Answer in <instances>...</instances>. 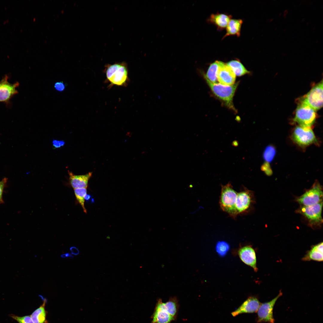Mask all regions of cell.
<instances>
[{
    "mask_svg": "<svg viewBox=\"0 0 323 323\" xmlns=\"http://www.w3.org/2000/svg\"><path fill=\"white\" fill-rule=\"evenodd\" d=\"M70 250L71 252V254L74 255H77L79 253V251L78 249L75 246H72L70 248Z\"/></svg>",
    "mask_w": 323,
    "mask_h": 323,
    "instance_id": "4dcf8cb0",
    "label": "cell"
},
{
    "mask_svg": "<svg viewBox=\"0 0 323 323\" xmlns=\"http://www.w3.org/2000/svg\"><path fill=\"white\" fill-rule=\"evenodd\" d=\"M205 80L213 94L225 106L235 111L233 103V99L239 82L232 85L226 86L217 83H213L207 79Z\"/></svg>",
    "mask_w": 323,
    "mask_h": 323,
    "instance_id": "3957f363",
    "label": "cell"
},
{
    "mask_svg": "<svg viewBox=\"0 0 323 323\" xmlns=\"http://www.w3.org/2000/svg\"><path fill=\"white\" fill-rule=\"evenodd\" d=\"M52 145L54 149L58 148L63 146L65 144V141L63 140H59L53 139L52 141Z\"/></svg>",
    "mask_w": 323,
    "mask_h": 323,
    "instance_id": "83f0119b",
    "label": "cell"
},
{
    "mask_svg": "<svg viewBox=\"0 0 323 323\" xmlns=\"http://www.w3.org/2000/svg\"><path fill=\"white\" fill-rule=\"evenodd\" d=\"M1 81H0V86L1 85Z\"/></svg>",
    "mask_w": 323,
    "mask_h": 323,
    "instance_id": "e575fe53",
    "label": "cell"
},
{
    "mask_svg": "<svg viewBox=\"0 0 323 323\" xmlns=\"http://www.w3.org/2000/svg\"><path fill=\"white\" fill-rule=\"evenodd\" d=\"M232 145L233 146L237 147L238 145V142L236 140L234 141L232 143Z\"/></svg>",
    "mask_w": 323,
    "mask_h": 323,
    "instance_id": "d6a6232c",
    "label": "cell"
},
{
    "mask_svg": "<svg viewBox=\"0 0 323 323\" xmlns=\"http://www.w3.org/2000/svg\"><path fill=\"white\" fill-rule=\"evenodd\" d=\"M252 191L245 188L237 193L235 208L237 215L249 211L254 202Z\"/></svg>",
    "mask_w": 323,
    "mask_h": 323,
    "instance_id": "7c38bea8",
    "label": "cell"
},
{
    "mask_svg": "<svg viewBox=\"0 0 323 323\" xmlns=\"http://www.w3.org/2000/svg\"><path fill=\"white\" fill-rule=\"evenodd\" d=\"M74 192L76 199L82 207L84 212L87 213L84 205L85 200L87 194V188L74 189Z\"/></svg>",
    "mask_w": 323,
    "mask_h": 323,
    "instance_id": "603a6c76",
    "label": "cell"
},
{
    "mask_svg": "<svg viewBox=\"0 0 323 323\" xmlns=\"http://www.w3.org/2000/svg\"><path fill=\"white\" fill-rule=\"evenodd\" d=\"M217 77V80L221 84L231 86L234 84L236 75L226 63L220 61Z\"/></svg>",
    "mask_w": 323,
    "mask_h": 323,
    "instance_id": "4fadbf2b",
    "label": "cell"
},
{
    "mask_svg": "<svg viewBox=\"0 0 323 323\" xmlns=\"http://www.w3.org/2000/svg\"><path fill=\"white\" fill-rule=\"evenodd\" d=\"M45 301L43 304L32 313L31 318L34 323H44L46 319V312L45 308Z\"/></svg>",
    "mask_w": 323,
    "mask_h": 323,
    "instance_id": "7402d4cb",
    "label": "cell"
},
{
    "mask_svg": "<svg viewBox=\"0 0 323 323\" xmlns=\"http://www.w3.org/2000/svg\"><path fill=\"white\" fill-rule=\"evenodd\" d=\"M323 242L312 246L310 249L302 258L305 261L314 260L322 261L323 259Z\"/></svg>",
    "mask_w": 323,
    "mask_h": 323,
    "instance_id": "ac0fdd59",
    "label": "cell"
},
{
    "mask_svg": "<svg viewBox=\"0 0 323 323\" xmlns=\"http://www.w3.org/2000/svg\"><path fill=\"white\" fill-rule=\"evenodd\" d=\"M323 192L322 187L316 182L311 189L306 191L296 199L302 206L315 205L322 201Z\"/></svg>",
    "mask_w": 323,
    "mask_h": 323,
    "instance_id": "ba28073f",
    "label": "cell"
},
{
    "mask_svg": "<svg viewBox=\"0 0 323 323\" xmlns=\"http://www.w3.org/2000/svg\"><path fill=\"white\" fill-rule=\"evenodd\" d=\"M226 64L231 68L236 76H241L249 73V71L246 69L238 60H231Z\"/></svg>",
    "mask_w": 323,
    "mask_h": 323,
    "instance_id": "ffe728a7",
    "label": "cell"
},
{
    "mask_svg": "<svg viewBox=\"0 0 323 323\" xmlns=\"http://www.w3.org/2000/svg\"><path fill=\"white\" fill-rule=\"evenodd\" d=\"M298 100L307 104L316 111L320 109L323 106L322 80Z\"/></svg>",
    "mask_w": 323,
    "mask_h": 323,
    "instance_id": "52a82bcc",
    "label": "cell"
},
{
    "mask_svg": "<svg viewBox=\"0 0 323 323\" xmlns=\"http://www.w3.org/2000/svg\"><path fill=\"white\" fill-rule=\"evenodd\" d=\"M261 170L268 175H270L272 174V171L270 165L268 163L265 162L261 166Z\"/></svg>",
    "mask_w": 323,
    "mask_h": 323,
    "instance_id": "4316f807",
    "label": "cell"
},
{
    "mask_svg": "<svg viewBox=\"0 0 323 323\" xmlns=\"http://www.w3.org/2000/svg\"><path fill=\"white\" fill-rule=\"evenodd\" d=\"M322 201L315 205L308 206H301L297 211L308 220L312 225L321 224L322 222Z\"/></svg>",
    "mask_w": 323,
    "mask_h": 323,
    "instance_id": "8fae6325",
    "label": "cell"
},
{
    "mask_svg": "<svg viewBox=\"0 0 323 323\" xmlns=\"http://www.w3.org/2000/svg\"><path fill=\"white\" fill-rule=\"evenodd\" d=\"M276 153L275 147L273 146L270 145L266 147L264 151L263 157L265 163H268L271 162L274 158Z\"/></svg>",
    "mask_w": 323,
    "mask_h": 323,
    "instance_id": "cb8c5ba5",
    "label": "cell"
},
{
    "mask_svg": "<svg viewBox=\"0 0 323 323\" xmlns=\"http://www.w3.org/2000/svg\"><path fill=\"white\" fill-rule=\"evenodd\" d=\"M65 87V84L62 81L57 82L54 85L55 89L59 92H62L64 91Z\"/></svg>",
    "mask_w": 323,
    "mask_h": 323,
    "instance_id": "f546056e",
    "label": "cell"
},
{
    "mask_svg": "<svg viewBox=\"0 0 323 323\" xmlns=\"http://www.w3.org/2000/svg\"><path fill=\"white\" fill-rule=\"evenodd\" d=\"M61 258H63L68 257H69L71 258H73V255H72L71 254H70L68 253L61 255Z\"/></svg>",
    "mask_w": 323,
    "mask_h": 323,
    "instance_id": "1f68e13d",
    "label": "cell"
},
{
    "mask_svg": "<svg viewBox=\"0 0 323 323\" xmlns=\"http://www.w3.org/2000/svg\"><path fill=\"white\" fill-rule=\"evenodd\" d=\"M11 317L19 323H34L31 316H29L20 317L12 315Z\"/></svg>",
    "mask_w": 323,
    "mask_h": 323,
    "instance_id": "484cf974",
    "label": "cell"
},
{
    "mask_svg": "<svg viewBox=\"0 0 323 323\" xmlns=\"http://www.w3.org/2000/svg\"><path fill=\"white\" fill-rule=\"evenodd\" d=\"M70 184L74 189L87 188L89 179L91 177L92 172H89L83 175H75L71 172L68 171Z\"/></svg>",
    "mask_w": 323,
    "mask_h": 323,
    "instance_id": "2e32d148",
    "label": "cell"
},
{
    "mask_svg": "<svg viewBox=\"0 0 323 323\" xmlns=\"http://www.w3.org/2000/svg\"><path fill=\"white\" fill-rule=\"evenodd\" d=\"M291 138L295 144L303 148L317 142L312 128L298 125L293 130Z\"/></svg>",
    "mask_w": 323,
    "mask_h": 323,
    "instance_id": "8992f818",
    "label": "cell"
},
{
    "mask_svg": "<svg viewBox=\"0 0 323 323\" xmlns=\"http://www.w3.org/2000/svg\"><path fill=\"white\" fill-rule=\"evenodd\" d=\"M297 101L294 122L298 126L312 128L317 117L316 111L304 103L298 100Z\"/></svg>",
    "mask_w": 323,
    "mask_h": 323,
    "instance_id": "5b68a950",
    "label": "cell"
},
{
    "mask_svg": "<svg viewBox=\"0 0 323 323\" xmlns=\"http://www.w3.org/2000/svg\"><path fill=\"white\" fill-rule=\"evenodd\" d=\"M220 62V61H216L210 65L206 73L204 75L205 79L213 83H217V74Z\"/></svg>",
    "mask_w": 323,
    "mask_h": 323,
    "instance_id": "44dd1931",
    "label": "cell"
},
{
    "mask_svg": "<svg viewBox=\"0 0 323 323\" xmlns=\"http://www.w3.org/2000/svg\"><path fill=\"white\" fill-rule=\"evenodd\" d=\"M179 309L178 301L176 297H170L166 302L159 299L151 317V323H171L176 319Z\"/></svg>",
    "mask_w": 323,
    "mask_h": 323,
    "instance_id": "6da1fadb",
    "label": "cell"
},
{
    "mask_svg": "<svg viewBox=\"0 0 323 323\" xmlns=\"http://www.w3.org/2000/svg\"><path fill=\"white\" fill-rule=\"evenodd\" d=\"M260 304L256 297H249L231 314L234 317L242 313H255L257 312Z\"/></svg>",
    "mask_w": 323,
    "mask_h": 323,
    "instance_id": "9a60e30c",
    "label": "cell"
},
{
    "mask_svg": "<svg viewBox=\"0 0 323 323\" xmlns=\"http://www.w3.org/2000/svg\"><path fill=\"white\" fill-rule=\"evenodd\" d=\"M288 13V11L287 10H284V18L286 17V15Z\"/></svg>",
    "mask_w": 323,
    "mask_h": 323,
    "instance_id": "836d02e7",
    "label": "cell"
},
{
    "mask_svg": "<svg viewBox=\"0 0 323 323\" xmlns=\"http://www.w3.org/2000/svg\"><path fill=\"white\" fill-rule=\"evenodd\" d=\"M107 81L110 88L115 85L126 86L129 81L127 65L124 62L106 65L105 69Z\"/></svg>",
    "mask_w": 323,
    "mask_h": 323,
    "instance_id": "7a4b0ae2",
    "label": "cell"
},
{
    "mask_svg": "<svg viewBox=\"0 0 323 323\" xmlns=\"http://www.w3.org/2000/svg\"><path fill=\"white\" fill-rule=\"evenodd\" d=\"M9 76L7 75L3 77L0 80V103H3L9 105L11 98L18 93L17 88L19 86V83L16 82L13 83L8 81Z\"/></svg>",
    "mask_w": 323,
    "mask_h": 323,
    "instance_id": "30bf717a",
    "label": "cell"
},
{
    "mask_svg": "<svg viewBox=\"0 0 323 323\" xmlns=\"http://www.w3.org/2000/svg\"><path fill=\"white\" fill-rule=\"evenodd\" d=\"M238 252L240 259L244 263L252 267L255 272L258 271L256 253L252 247L246 246L242 247Z\"/></svg>",
    "mask_w": 323,
    "mask_h": 323,
    "instance_id": "5bb4252c",
    "label": "cell"
},
{
    "mask_svg": "<svg viewBox=\"0 0 323 323\" xmlns=\"http://www.w3.org/2000/svg\"><path fill=\"white\" fill-rule=\"evenodd\" d=\"M7 181V179L6 178H4L1 181H0V203L3 202L2 198V193L6 183Z\"/></svg>",
    "mask_w": 323,
    "mask_h": 323,
    "instance_id": "f1b7e54d",
    "label": "cell"
},
{
    "mask_svg": "<svg viewBox=\"0 0 323 323\" xmlns=\"http://www.w3.org/2000/svg\"><path fill=\"white\" fill-rule=\"evenodd\" d=\"M229 244L226 242L223 241L217 242L216 246V252L221 256H225L229 250Z\"/></svg>",
    "mask_w": 323,
    "mask_h": 323,
    "instance_id": "d4e9b609",
    "label": "cell"
},
{
    "mask_svg": "<svg viewBox=\"0 0 323 323\" xmlns=\"http://www.w3.org/2000/svg\"><path fill=\"white\" fill-rule=\"evenodd\" d=\"M282 295L280 290L278 295L274 298L268 302L260 304L257 311L256 321L257 322L274 323L275 319L273 316V310L275 305L278 298Z\"/></svg>",
    "mask_w": 323,
    "mask_h": 323,
    "instance_id": "9c48e42d",
    "label": "cell"
},
{
    "mask_svg": "<svg viewBox=\"0 0 323 323\" xmlns=\"http://www.w3.org/2000/svg\"><path fill=\"white\" fill-rule=\"evenodd\" d=\"M220 204L221 208L233 218L237 215L235 204L237 193L233 189L230 182L222 185Z\"/></svg>",
    "mask_w": 323,
    "mask_h": 323,
    "instance_id": "277c9868",
    "label": "cell"
},
{
    "mask_svg": "<svg viewBox=\"0 0 323 323\" xmlns=\"http://www.w3.org/2000/svg\"><path fill=\"white\" fill-rule=\"evenodd\" d=\"M243 21L241 19H231L226 27V33L223 39L229 36L236 35L239 37Z\"/></svg>",
    "mask_w": 323,
    "mask_h": 323,
    "instance_id": "d6986e66",
    "label": "cell"
},
{
    "mask_svg": "<svg viewBox=\"0 0 323 323\" xmlns=\"http://www.w3.org/2000/svg\"><path fill=\"white\" fill-rule=\"evenodd\" d=\"M232 16L231 15L217 13L211 14L207 22L215 25L218 30L221 31L226 28Z\"/></svg>",
    "mask_w": 323,
    "mask_h": 323,
    "instance_id": "e0dca14e",
    "label": "cell"
}]
</instances>
